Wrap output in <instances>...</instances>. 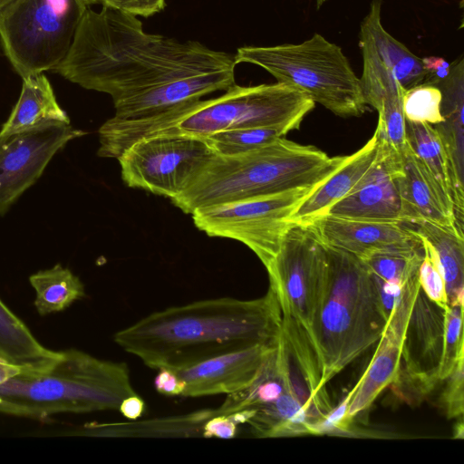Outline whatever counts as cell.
<instances>
[{
  "label": "cell",
  "instance_id": "6da1fadb",
  "mask_svg": "<svg viewBox=\"0 0 464 464\" xmlns=\"http://www.w3.org/2000/svg\"><path fill=\"white\" fill-rule=\"evenodd\" d=\"M235 54L197 41L148 34L137 16L111 6L88 7L72 46L54 71L109 94L114 105L151 101L197 77L235 71Z\"/></svg>",
  "mask_w": 464,
  "mask_h": 464
},
{
  "label": "cell",
  "instance_id": "7a4b0ae2",
  "mask_svg": "<svg viewBox=\"0 0 464 464\" xmlns=\"http://www.w3.org/2000/svg\"><path fill=\"white\" fill-rule=\"evenodd\" d=\"M282 314L274 291L256 299L219 297L154 312L113 335L148 367L182 371L257 345H276Z\"/></svg>",
  "mask_w": 464,
  "mask_h": 464
},
{
  "label": "cell",
  "instance_id": "3957f363",
  "mask_svg": "<svg viewBox=\"0 0 464 464\" xmlns=\"http://www.w3.org/2000/svg\"><path fill=\"white\" fill-rule=\"evenodd\" d=\"M314 102L295 86L276 82L256 86L234 84L219 97L198 100L163 113L106 121L99 129L103 152L118 158L135 141L156 135L183 134L203 138L221 130L272 127L298 129Z\"/></svg>",
  "mask_w": 464,
  "mask_h": 464
},
{
  "label": "cell",
  "instance_id": "277c9868",
  "mask_svg": "<svg viewBox=\"0 0 464 464\" xmlns=\"http://www.w3.org/2000/svg\"><path fill=\"white\" fill-rule=\"evenodd\" d=\"M347 156L281 137L233 156L215 154L191 186L171 199L186 214L198 208L314 187L334 173Z\"/></svg>",
  "mask_w": 464,
  "mask_h": 464
},
{
  "label": "cell",
  "instance_id": "5b68a950",
  "mask_svg": "<svg viewBox=\"0 0 464 464\" xmlns=\"http://www.w3.org/2000/svg\"><path fill=\"white\" fill-rule=\"evenodd\" d=\"M136 392L126 363L77 349L38 370H22L0 385V412L39 420L58 413L118 411Z\"/></svg>",
  "mask_w": 464,
  "mask_h": 464
},
{
  "label": "cell",
  "instance_id": "8992f818",
  "mask_svg": "<svg viewBox=\"0 0 464 464\" xmlns=\"http://www.w3.org/2000/svg\"><path fill=\"white\" fill-rule=\"evenodd\" d=\"M324 246L327 266L313 334L322 387L379 341L387 324L374 277L364 263Z\"/></svg>",
  "mask_w": 464,
  "mask_h": 464
},
{
  "label": "cell",
  "instance_id": "52a82bcc",
  "mask_svg": "<svg viewBox=\"0 0 464 464\" xmlns=\"http://www.w3.org/2000/svg\"><path fill=\"white\" fill-rule=\"evenodd\" d=\"M235 57L237 64L262 67L277 82L295 86L337 116L358 117L366 110L360 79L348 58L320 34L299 44L242 46Z\"/></svg>",
  "mask_w": 464,
  "mask_h": 464
},
{
  "label": "cell",
  "instance_id": "ba28073f",
  "mask_svg": "<svg viewBox=\"0 0 464 464\" xmlns=\"http://www.w3.org/2000/svg\"><path fill=\"white\" fill-rule=\"evenodd\" d=\"M89 6L83 0H12L0 11V41L23 78L55 70Z\"/></svg>",
  "mask_w": 464,
  "mask_h": 464
},
{
  "label": "cell",
  "instance_id": "9c48e42d",
  "mask_svg": "<svg viewBox=\"0 0 464 464\" xmlns=\"http://www.w3.org/2000/svg\"><path fill=\"white\" fill-rule=\"evenodd\" d=\"M326 266L325 246L313 227L309 223L292 222L277 254L266 268L269 287L280 306L282 325L295 332L314 351L313 334L321 307Z\"/></svg>",
  "mask_w": 464,
  "mask_h": 464
},
{
  "label": "cell",
  "instance_id": "30bf717a",
  "mask_svg": "<svg viewBox=\"0 0 464 464\" xmlns=\"http://www.w3.org/2000/svg\"><path fill=\"white\" fill-rule=\"evenodd\" d=\"M318 185L200 208L191 215L198 229L208 237L243 243L266 268L292 224L294 210Z\"/></svg>",
  "mask_w": 464,
  "mask_h": 464
},
{
  "label": "cell",
  "instance_id": "8fae6325",
  "mask_svg": "<svg viewBox=\"0 0 464 464\" xmlns=\"http://www.w3.org/2000/svg\"><path fill=\"white\" fill-rule=\"evenodd\" d=\"M214 155L203 138L166 134L135 141L117 160L128 187L173 199L191 186Z\"/></svg>",
  "mask_w": 464,
  "mask_h": 464
},
{
  "label": "cell",
  "instance_id": "7c38bea8",
  "mask_svg": "<svg viewBox=\"0 0 464 464\" xmlns=\"http://www.w3.org/2000/svg\"><path fill=\"white\" fill-rule=\"evenodd\" d=\"M382 0H372L359 32L362 56L361 88L366 105L379 110L384 98L424 82L421 59L389 34L382 24Z\"/></svg>",
  "mask_w": 464,
  "mask_h": 464
},
{
  "label": "cell",
  "instance_id": "4fadbf2b",
  "mask_svg": "<svg viewBox=\"0 0 464 464\" xmlns=\"http://www.w3.org/2000/svg\"><path fill=\"white\" fill-rule=\"evenodd\" d=\"M444 308L420 287L401 342L399 372L393 392L409 403L420 401L435 387L444 347Z\"/></svg>",
  "mask_w": 464,
  "mask_h": 464
},
{
  "label": "cell",
  "instance_id": "5bb4252c",
  "mask_svg": "<svg viewBox=\"0 0 464 464\" xmlns=\"http://www.w3.org/2000/svg\"><path fill=\"white\" fill-rule=\"evenodd\" d=\"M85 134L66 122L0 131V215L38 180L60 150Z\"/></svg>",
  "mask_w": 464,
  "mask_h": 464
},
{
  "label": "cell",
  "instance_id": "9a60e30c",
  "mask_svg": "<svg viewBox=\"0 0 464 464\" xmlns=\"http://www.w3.org/2000/svg\"><path fill=\"white\" fill-rule=\"evenodd\" d=\"M402 160L377 150L376 158L360 184L326 215L344 219L401 223L396 176L402 169Z\"/></svg>",
  "mask_w": 464,
  "mask_h": 464
},
{
  "label": "cell",
  "instance_id": "2e32d148",
  "mask_svg": "<svg viewBox=\"0 0 464 464\" xmlns=\"http://www.w3.org/2000/svg\"><path fill=\"white\" fill-rule=\"evenodd\" d=\"M309 224L324 245L361 260L376 252L422 247L418 236L403 223L344 219L325 215Z\"/></svg>",
  "mask_w": 464,
  "mask_h": 464
},
{
  "label": "cell",
  "instance_id": "e0dca14e",
  "mask_svg": "<svg viewBox=\"0 0 464 464\" xmlns=\"http://www.w3.org/2000/svg\"><path fill=\"white\" fill-rule=\"evenodd\" d=\"M276 346V344L257 345L226 353L186 370L178 371V375L185 382L181 396L229 394L246 388L256 379Z\"/></svg>",
  "mask_w": 464,
  "mask_h": 464
},
{
  "label": "cell",
  "instance_id": "ac0fdd59",
  "mask_svg": "<svg viewBox=\"0 0 464 464\" xmlns=\"http://www.w3.org/2000/svg\"><path fill=\"white\" fill-rule=\"evenodd\" d=\"M396 181L401 198V223L428 221L459 229L451 200L411 146Z\"/></svg>",
  "mask_w": 464,
  "mask_h": 464
},
{
  "label": "cell",
  "instance_id": "d6986e66",
  "mask_svg": "<svg viewBox=\"0 0 464 464\" xmlns=\"http://www.w3.org/2000/svg\"><path fill=\"white\" fill-rule=\"evenodd\" d=\"M377 153L375 136L356 152L348 155L344 162L326 179L307 195L294 210L290 220L310 223L325 216L329 209L349 195L362 181Z\"/></svg>",
  "mask_w": 464,
  "mask_h": 464
},
{
  "label": "cell",
  "instance_id": "ffe728a7",
  "mask_svg": "<svg viewBox=\"0 0 464 464\" xmlns=\"http://www.w3.org/2000/svg\"><path fill=\"white\" fill-rule=\"evenodd\" d=\"M441 92L440 111L444 121L433 125L447 151L459 198L464 202V59L450 64L449 75L435 84Z\"/></svg>",
  "mask_w": 464,
  "mask_h": 464
},
{
  "label": "cell",
  "instance_id": "44dd1931",
  "mask_svg": "<svg viewBox=\"0 0 464 464\" xmlns=\"http://www.w3.org/2000/svg\"><path fill=\"white\" fill-rule=\"evenodd\" d=\"M420 239L424 252L442 276L449 305H463L464 234L428 221L403 223Z\"/></svg>",
  "mask_w": 464,
  "mask_h": 464
},
{
  "label": "cell",
  "instance_id": "7402d4cb",
  "mask_svg": "<svg viewBox=\"0 0 464 464\" xmlns=\"http://www.w3.org/2000/svg\"><path fill=\"white\" fill-rule=\"evenodd\" d=\"M55 122L70 123V119L58 104L46 76L37 73L23 78L19 99L0 131H20Z\"/></svg>",
  "mask_w": 464,
  "mask_h": 464
},
{
  "label": "cell",
  "instance_id": "603a6c76",
  "mask_svg": "<svg viewBox=\"0 0 464 464\" xmlns=\"http://www.w3.org/2000/svg\"><path fill=\"white\" fill-rule=\"evenodd\" d=\"M402 339L385 328L362 376L352 390L348 412L353 418L368 409L395 380L401 358Z\"/></svg>",
  "mask_w": 464,
  "mask_h": 464
},
{
  "label": "cell",
  "instance_id": "cb8c5ba5",
  "mask_svg": "<svg viewBox=\"0 0 464 464\" xmlns=\"http://www.w3.org/2000/svg\"><path fill=\"white\" fill-rule=\"evenodd\" d=\"M406 135L412 151L451 200L457 226L463 232L464 202L457 195L449 157L439 132L431 124L406 121Z\"/></svg>",
  "mask_w": 464,
  "mask_h": 464
},
{
  "label": "cell",
  "instance_id": "d4e9b609",
  "mask_svg": "<svg viewBox=\"0 0 464 464\" xmlns=\"http://www.w3.org/2000/svg\"><path fill=\"white\" fill-rule=\"evenodd\" d=\"M0 356L22 370H38L55 360L59 352L42 345L0 299Z\"/></svg>",
  "mask_w": 464,
  "mask_h": 464
},
{
  "label": "cell",
  "instance_id": "484cf974",
  "mask_svg": "<svg viewBox=\"0 0 464 464\" xmlns=\"http://www.w3.org/2000/svg\"><path fill=\"white\" fill-rule=\"evenodd\" d=\"M29 282L35 293L34 307L43 316L62 312L85 295L80 278L61 264L31 275Z\"/></svg>",
  "mask_w": 464,
  "mask_h": 464
},
{
  "label": "cell",
  "instance_id": "4316f807",
  "mask_svg": "<svg viewBox=\"0 0 464 464\" xmlns=\"http://www.w3.org/2000/svg\"><path fill=\"white\" fill-rule=\"evenodd\" d=\"M402 94H392L382 100L377 111L379 119L373 133L377 150L400 160H403L410 147L401 108Z\"/></svg>",
  "mask_w": 464,
  "mask_h": 464
},
{
  "label": "cell",
  "instance_id": "83f0119b",
  "mask_svg": "<svg viewBox=\"0 0 464 464\" xmlns=\"http://www.w3.org/2000/svg\"><path fill=\"white\" fill-rule=\"evenodd\" d=\"M286 133L279 128L250 127L221 130L203 139L215 154L233 156L266 146Z\"/></svg>",
  "mask_w": 464,
  "mask_h": 464
},
{
  "label": "cell",
  "instance_id": "f1b7e54d",
  "mask_svg": "<svg viewBox=\"0 0 464 464\" xmlns=\"http://www.w3.org/2000/svg\"><path fill=\"white\" fill-rule=\"evenodd\" d=\"M423 256L422 246L411 250L376 252L362 261L370 272L380 279L403 285L418 274Z\"/></svg>",
  "mask_w": 464,
  "mask_h": 464
},
{
  "label": "cell",
  "instance_id": "f546056e",
  "mask_svg": "<svg viewBox=\"0 0 464 464\" xmlns=\"http://www.w3.org/2000/svg\"><path fill=\"white\" fill-rule=\"evenodd\" d=\"M441 98L440 88L426 82L405 90L401 97L405 120L431 125L442 122L444 119L440 111Z\"/></svg>",
  "mask_w": 464,
  "mask_h": 464
},
{
  "label": "cell",
  "instance_id": "4dcf8cb0",
  "mask_svg": "<svg viewBox=\"0 0 464 464\" xmlns=\"http://www.w3.org/2000/svg\"><path fill=\"white\" fill-rule=\"evenodd\" d=\"M444 347L439 380L445 381L457 362L464 358L462 333L463 305H449L444 309Z\"/></svg>",
  "mask_w": 464,
  "mask_h": 464
},
{
  "label": "cell",
  "instance_id": "1f68e13d",
  "mask_svg": "<svg viewBox=\"0 0 464 464\" xmlns=\"http://www.w3.org/2000/svg\"><path fill=\"white\" fill-rule=\"evenodd\" d=\"M464 358L460 359L445 380L447 385L440 398V406L447 418L461 416L464 409Z\"/></svg>",
  "mask_w": 464,
  "mask_h": 464
},
{
  "label": "cell",
  "instance_id": "d6a6232c",
  "mask_svg": "<svg viewBox=\"0 0 464 464\" xmlns=\"http://www.w3.org/2000/svg\"><path fill=\"white\" fill-rule=\"evenodd\" d=\"M418 278L420 286L428 298L445 309L448 300L444 279L425 252L419 267Z\"/></svg>",
  "mask_w": 464,
  "mask_h": 464
},
{
  "label": "cell",
  "instance_id": "836d02e7",
  "mask_svg": "<svg viewBox=\"0 0 464 464\" xmlns=\"http://www.w3.org/2000/svg\"><path fill=\"white\" fill-rule=\"evenodd\" d=\"M352 390L339 405L334 407L322 420L308 426V434L324 435L347 431L353 421L348 412Z\"/></svg>",
  "mask_w": 464,
  "mask_h": 464
},
{
  "label": "cell",
  "instance_id": "e575fe53",
  "mask_svg": "<svg viewBox=\"0 0 464 464\" xmlns=\"http://www.w3.org/2000/svg\"><path fill=\"white\" fill-rule=\"evenodd\" d=\"M237 426L230 415L215 413L203 423L201 432L205 438L232 439L237 434Z\"/></svg>",
  "mask_w": 464,
  "mask_h": 464
},
{
  "label": "cell",
  "instance_id": "d590c367",
  "mask_svg": "<svg viewBox=\"0 0 464 464\" xmlns=\"http://www.w3.org/2000/svg\"><path fill=\"white\" fill-rule=\"evenodd\" d=\"M165 0H114L111 7L135 16L148 17L163 10Z\"/></svg>",
  "mask_w": 464,
  "mask_h": 464
},
{
  "label": "cell",
  "instance_id": "8d00e7d4",
  "mask_svg": "<svg viewBox=\"0 0 464 464\" xmlns=\"http://www.w3.org/2000/svg\"><path fill=\"white\" fill-rule=\"evenodd\" d=\"M158 371L154 379V387L157 392L166 396H181L185 389V382L177 372L166 368Z\"/></svg>",
  "mask_w": 464,
  "mask_h": 464
},
{
  "label": "cell",
  "instance_id": "74e56055",
  "mask_svg": "<svg viewBox=\"0 0 464 464\" xmlns=\"http://www.w3.org/2000/svg\"><path fill=\"white\" fill-rule=\"evenodd\" d=\"M421 62L427 72L423 82L435 84L445 79L450 73V64L442 57L428 56L422 58Z\"/></svg>",
  "mask_w": 464,
  "mask_h": 464
},
{
  "label": "cell",
  "instance_id": "f35d334b",
  "mask_svg": "<svg viewBox=\"0 0 464 464\" xmlns=\"http://www.w3.org/2000/svg\"><path fill=\"white\" fill-rule=\"evenodd\" d=\"M120 413L129 420L140 418L145 411L144 401L137 394L124 398L119 407Z\"/></svg>",
  "mask_w": 464,
  "mask_h": 464
},
{
  "label": "cell",
  "instance_id": "ab89813d",
  "mask_svg": "<svg viewBox=\"0 0 464 464\" xmlns=\"http://www.w3.org/2000/svg\"><path fill=\"white\" fill-rule=\"evenodd\" d=\"M22 369L0 356V385L19 373Z\"/></svg>",
  "mask_w": 464,
  "mask_h": 464
},
{
  "label": "cell",
  "instance_id": "60d3db41",
  "mask_svg": "<svg viewBox=\"0 0 464 464\" xmlns=\"http://www.w3.org/2000/svg\"><path fill=\"white\" fill-rule=\"evenodd\" d=\"M87 6L92 5H102V6H112L114 0H83Z\"/></svg>",
  "mask_w": 464,
  "mask_h": 464
},
{
  "label": "cell",
  "instance_id": "b9f144b4",
  "mask_svg": "<svg viewBox=\"0 0 464 464\" xmlns=\"http://www.w3.org/2000/svg\"><path fill=\"white\" fill-rule=\"evenodd\" d=\"M463 422L462 421H459V423H458L455 427V430H454V436L453 438L454 439H463V435H464V430H463Z\"/></svg>",
  "mask_w": 464,
  "mask_h": 464
},
{
  "label": "cell",
  "instance_id": "7bdbcfd3",
  "mask_svg": "<svg viewBox=\"0 0 464 464\" xmlns=\"http://www.w3.org/2000/svg\"><path fill=\"white\" fill-rule=\"evenodd\" d=\"M12 0H0V11Z\"/></svg>",
  "mask_w": 464,
  "mask_h": 464
},
{
  "label": "cell",
  "instance_id": "ee69618b",
  "mask_svg": "<svg viewBox=\"0 0 464 464\" xmlns=\"http://www.w3.org/2000/svg\"><path fill=\"white\" fill-rule=\"evenodd\" d=\"M317 7H321V5L325 3L327 0H315Z\"/></svg>",
  "mask_w": 464,
  "mask_h": 464
}]
</instances>
